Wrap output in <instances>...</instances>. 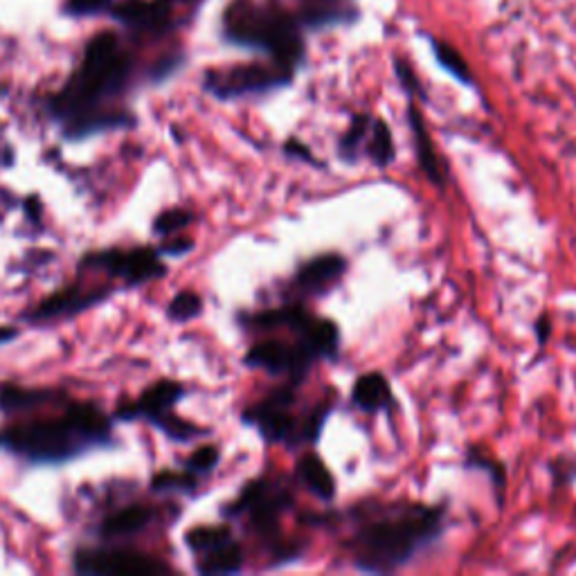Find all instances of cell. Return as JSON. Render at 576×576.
<instances>
[{
    "label": "cell",
    "instance_id": "obj_24",
    "mask_svg": "<svg viewBox=\"0 0 576 576\" xmlns=\"http://www.w3.org/2000/svg\"><path fill=\"white\" fill-rule=\"evenodd\" d=\"M430 48L439 66L444 68L450 77L457 79L459 84L464 86H473V72L468 68L466 59L453 48V45L439 39H430Z\"/></svg>",
    "mask_w": 576,
    "mask_h": 576
},
{
    "label": "cell",
    "instance_id": "obj_20",
    "mask_svg": "<svg viewBox=\"0 0 576 576\" xmlns=\"http://www.w3.org/2000/svg\"><path fill=\"white\" fill-rule=\"evenodd\" d=\"M153 518V511L142 504H131V507L115 511L113 516L104 518L102 527H99V536L104 540H115L124 536H133L149 525Z\"/></svg>",
    "mask_w": 576,
    "mask_h": 576
},
{
    "label": "cell",
    "instance_id": "obj_28",
    "mask_svg": "<svg viewBox=\"0 0 576 576\" xmlns=\"http://www.w3.org/2000/svg\"><path fill=\"white\" fill-rule=\"evenodd\" d=\"M203 313V297L194 291H180L167 306L169 320L174 322H189Z\"/></svg>",
    "mask_w": 576,
    "mask_h": 576
},
{
    "label": "cell",
    "instance_id": "obj_39",
    "mask_svg": "<svg viewBox=\"0 0 576 576\" xmlns=\"http://www.w3.org/2000/svg\"><path fill=\"white\" fill-rule=\"evenodd\" d=\"M16 329L14 327H0V345H7L9 340L16 338Z\"/></svg>",
    "mask_w": 576,
    "mask_h": 576
},
{
    "label": "cell",
    "instance_id": "obj_7",
    "mask_svg": "<svg viewBox=\"0 0 576 576\" xmlns=\"http://www.w3.org/2000/svg\"><path fill=\"white\" fill-rule=\"evenodd\" d=\"M293 507V493L286 486L266 477L252 480L243 486L239 498L232 500L223 513L228 518H237L246 513L250 527L261 538H275L279 534V518Z\"/></svg>",
    "mask_w": 576,
    "mask_h": 576
},
{
    "label": "cell",
    "instance_id": "obj_2",
    "mask_svg": "<svg viewBox=\"0 0 576 576\" xmlns=\"http://www.w3.org/2000/svg\"><path fill=\"white\" fill-rule=\"evenodd\" d=\"M446 527V504L399 502L376 516L360 520L349 540L351 563L367 574H390L408 565Z\"/></svg>",
    "mask_w": 576,
    "mask_h": 576
},
{
    "label": "cell",
    "instance_id": "obj_18",
    "mask_svg": "<svg viewBox=\"0 0 576 576\" xmlns=\"http://www.w3.org/2000/svg\"><path fill=\"white\" fill-rule=\"evenodd\" d=\"M295 475L306 489H309L315 498H320L322 502H333L336 498V477L331 475L327 464L322 462L320 455L315 453H304L295 464Z\"/></svg>",
    "mask_w": 576,
    "mask_h": 576
},
{
    "label": "cell",
    "instance_id": "obj_15",
    "mask_svg": "<svg viewBox=\"0 0 576 576\" xmlns=\"http://www.w3.org/2000/svg\"><path fill=\"white\" fill-rule=\"evenodd\" d=\"M295 340L309 351L315 363L318 360H336L340 351V329L329 318L306 313V318L293 329Z\"/></svg>",
    "mask_w": 576,
    "mask_h": 576
},
{
    "label": "cell",
    "instance_id": "obj_6",
    "mask_svg": "<svg viewBox=\"0 0 576 576\" xmlns=\"http://www.w3.org/2000/svg\"><path fill=\"white\" fill-rule=\"evenodd\" d=\"M293 77L295 72L273 61L237 63V66L207 70L203 75V90L221 102H230V99L275 93L279 88L291 86Z\"/></svg>",
    "mask_w": 576,
    "mask_h": 576
},
{
    "label": "cell",
    "instance_id": "obj_1",
    "mask_svg": "<svg viewBox=\"0 0 576 576\" xmlns=\"http://www.w3.org/2000/svg\"><path fill=\"white\" fill-rule=\"evenodd\" d=\"M133 70V52L115 30H102L90 36L77 70L59 93L48 99V111L63 126V135L81 140L108 129L133 126V115L108 108V104L126 93Z\"/></svg>",
    "mask_w": 576,
    "mask_h": 576
},
{
    "label": "cell",
    "instance_id": "obj_11",
    "mask_svg": "<svg viewBox=\"0 0 576 576\" xmlns=\"http://www.w3.org/2000/svg\"><path fill=\"white\" fill-rule=\"evenodd\" d=\"M243 360L252 369H264L273 376H286L291 385L302 383L315 363L313 356L297 340L284 342L275 338L252 345Z\"/></svg>",
    "mask_w": 576,
    "mask_h": 576
},
{
    "label": "cell",
    "instance_id": "obj_13",
    "mask_svg": "<svg viewBox=\"0 0 576 576\" xmlns=\"http://www.w3.org/2000/svg\"><path fill=\"white\" fill-rule=\"evenodd\" d=\"M347 259L338 252H327V255L313 257L297 268L293 284L297 291L306 295H327L340 284V279L347 273Z\"/></svg>",
    "mask_w": 576,
    "mask_h": 576
},
{
    "label": "cell",
    "instance_id": "obj_32",
    "mask_svg": "<svg viewBox=\"0 0 576 576\" xmlns=\"http://www.w3.org/2000/svg\"><path fill=\"white\" fill-rule=\"evenodd\" d=\"M153 491H183L192 493L196 489V475L192 473H176V471H162L153 477Z\"/></svg>",
    "mask_w": 576,
    "mask_h": 576
},
{
    "label": "cell",
    "instance_id": "obj_36",
    "mask_svg": "<svg viewBox=\"0 0 576 576\" xmlns=\"http://www.w3.org/2000/svg\"><path fill=\"white\" fill-rule=\"evenodd\" d=\"M284 153L288 158H295V160H302V162H309V165H320L318 158L313 156V151L306 147V144L302 140H286L284 142Z\"/></svg>",
    "mask_w": 576,
    "mask_h": 576
},
{
    "label": "cell",
    "instance_id": "obj_33",
    "mask_svg": "<svg viewBox=\"0 0 576 576\" xmlns=\"http://www.w3.org/2000/svg\"><path fill=\"white\" fill-rule=\"evenodd\" d=\"M115 0H63L61 12L72 18H86V16H99L108 14V9Z\"/></svg>",
    "mask_w": 576,
    "mask_h": 576
},
{
    "label": "cell",
    "instance_id": "obj_21",
    "mask_svg": "<svg viewBox=\"0 0 576 576\" xmlns=\"http://www.w3.org/2000/svg\"><path fill=\"white\" fill-rule=\"evenodd\" d=\"M59 392L52 390H30V387H18L14 383L0 385V412L18 414L41 408L45 403H54L59 399Z\"/></svg>",
    "mask_w": 576,
    "mask_h": 576
},
{
    "label": "cell",
    "instance_id": "obj_38",
    "mask_svg": "<svg viewBox=\"0 0 576 576\" xmlns=\"http://www.w3.org/2000/svg\"><path fill=\"white\" fill-rule=\"evenodd\" d=\"M534 331H536V338H538V345L543 347L547 345L549 340V333H552V320H549V315H540L534 324Z\"/></svg>",
    "mask_w": 576,
    "mask_h": 576
},
{
    "label": "cell",
    "instance_id": "obj_4",
    "mask_svg": "<svg viewBox=\"0 0 576 576\" xmlns=\"http://www.w3.org/2000/svg\"><path fill=\"white\" fill-rule=\"evenodd\" d=\"M221 32L228 43L264 52L270 61L291 72H297L306 57L300 18L279 5L230 0L221 16Z\"/></svg>",
    "mask_w": 576,
    "mask_h": 576
},
{
    "label": "cell",
    "instance_id": "obj_16",
    "mask_svg": "<svg viewBox=\"0 0 576 576\" xmlns=\"http://www.w3.org/2000/svg\"><path fill=\"white\" fill-rule=\"evenodd\" d=\"M408 124L412 131L414 153H417L421 171L426 174V178L432 185L444 187L448 180V167H446V162H441L439 153L435 149V142H432L430 138L426 120H423V113L419 111V106L414 104V99H410V104H408Z\"/></svg>",
    "mask_w": 576,
    "mask_h": 576
},
{
    "label": "cell",
    "instance_id": "obj_19",
    "mask_svg": "<svg viewBox=\"0 0 576 576\" xmlns=\"http://www.w3.org/2000/svg\"><path fill=\"white\" fill-rule=\"evenodd\" d=\"M243 567V549L234 540V536L221 540L219 545L207 549V552L198 554L196 570L207 576L214 574H237Z\"/></svg>",
    "mask_w": 576,
    "mask_h": 576
},
{
    "label": "cell",
    "instance_id": "obj_12",
    "mask_svg": "<svg viewBox=\"0 0 576 576\" xmlns=\"http://www.w3.org/2000/svg\"><path fill=\"white\" fill-rule=\"evenodd\" d=\"M183 385L176 381H158L153 383L149 390H144L142 396L135 403H122L115 410V417L122 421H135V419H147L156 423L158 419L165 417L174 405L183 399Z\"/></svg>",
    "mask_w": 576,
    "mask_h": 576
},
{
    "label": "cell",
    "instance_id": "obj_25",
    "mask_svg": "<svg viewBox=\"0 0 576 576\" xmlns=\"http://www.w3.org/2000/svg\"><path fill=\"white\" fill-rule=\"evenodd\" d=\"M464 468H468V471H480V473H484L486 477H489L493 491L498 493V502L502 504L504 491H507V471H504L502 462H498L495 457L482 455L477 448H471V450H468V455H466Z\"/></svg>",
    "mask_w": 576,
    "mask_h": 576
},
{
    "label": "cell",
    "instance_id": "obj_40",
    "mask_svg": "<svg viewBox=\"0 0 576 576\" xmlns=\"http://www.w3.org/2000/svg\"><path fill=\"white\" fill-rule=\"evenodd\" d=\"M25 207H27V212H30V219H39V201H36L34 196L25 203Z\"/></svg>",
    "mask_w": 576,
    "mask_h": 576
},
{
    "label": "cell",
    "instance_id": "obj_3",
    "mask_svg": "<svg viewBox=\"0 0 576 576\" xmlns=\"http://www.w3.org/2000/svg\"><path fill=\"white\" fill-rule=\"evenodd\" d=\"M111 421L93 403H72L59 419L27 421L0 432V448L32 464H61L104 446Z\"/></svg>",
    "mask_w": 576,
    "mask_h": 576
},
{
    "label": "cell",
    "instance_id": "obj_10",
    "mask_svg": "<svg viewBox=\"0 0 576 576\" xmlns=\"http://www.w3.org/2000/svg\"><path fill=\"white\" fill-rule=\"evenodd\" d=\"M75 572L84 576H160L171 570L153 556L131 549H79Z\"/></svg>",
    "mask_w": 576,
    "mask_h": 576
},
{
    "label": "cell",
    "instance_id": "obj_9",
    "mask_svg": "<svg viewBox=\"0 0 576 576\" xmlns=\"http://www.w3.org/2000/svg\"><path fill=\"white\" fill-rule=\"evenodd\" d=\"M81 268L104 270V273H108L111 277H122L129 286L151 282V279H158L167 273L158 248H135L129 252L122 250L88 252V255L81 259Z\"/></svg>",
    "mask_w": 576,
    "mask_h": 576
},
{
    "label": "cell",
    "instance_id": "obj_35",
    "mask_svg": "<svg viewBox=\"0 0 576 576\" xmlns=\"http://www.w3.org/2000/svg\"><path fill=\"white\" fill-rule=\"evenodd\" d=\"M194 248V241L189 237H180V234H171L167 241H162V246L158 248L160 255H167V257H180V255H187L189 250Z\"/></svg>",
    "mask_w": 576,
    "mask_h": 576
},
{
    "label": "cell",
    "instance_id": "obj_14",
    "mask_svg": "<svg viewBox=\"0 0 576 576\" xmlns=\"http://www.w3.org/2000/svg\"><path fill=\"white\" fill-rule=\"evenodd\" d=\"M111 295V288H102L97 293H81L79 286H68L66 291H59L50 297H45L41 304H36L32 313L27 315L30 322H50L57 318H70V315H77L81 311L90 309L99 302H104L106 297Z\"/></svg>",
    "mask_w": 576,
    "mask_h": 576
},
{
    "label": "cell",
    "instance_id": "obj_5",
    "mask_svg": "<svg viewBox=\"0 0 576 576\" xmlns=\"http://www.w3.org/2000/svg\"><path fill=\"white\" fill-rule=\"evenodd\" d=\"M203 0H115L108 16L142 39H165L196 16Z\"/></svg>",
    "mask_w": 576,
    "mask_h": 576
},
{
    "label": "cell",
    "instance_id": "obj_22",
    "mask_svg": "<svg viewBox=\"0 0 576 576\" xmlns=\"http://www.w3.org/2000/svg\"><path fill=\"white\" fill-rule=\"evenodd\" d=\"M365 153H367V158L374 162V167L378 169L390 167L396 158V144H394L392 129H390V124L381 120V117H374L372 120V129H369V135L365 140Z\"/></svg>",
    "mask_w": 576,
    "mask_h": 576
},
{
    "label": "cell",
    "instance_id": "obj_31",
    "mask_svg": "<svg viewBox=\"0 0 576 576\" xmlns=\"http://www.w3.org/2000/svg\"><path fill=\"white\" fill-rule=\"evenodd\" d=\"M221 462V453L216 446H201L198 450H194L192 455L187 457L185 462V471L192 473V475H207L212 473L216 466Z\"/></svg>",
    "mask_w": 576,
    "mask_h": 576
},
{
    "label": "cell",
    "instance_id": "obj_17",
    "mask_svg": "<svg viewBox=\"0 0 576 576\" xmlns=\"http://www.w3.org/2000/svg\"><path fill=\"white\" fill-rule=\"evenodd\" d=\"M351 403L360 412L376 414L396 408V396L390 381L381 372H367L356 378L354 390H351Z\"/></svg>",
    "mask_w": 576,
    "mask_h": 576
},
{
    "label": "cell",
    "instance_id": "obj_27",
    "mask_svg": "<svg viewBox=\"0 0 576 576\" xmlns=\"http://www.w3.org/2000/svg\"><path fill=\"white\" fill-rule=\"evenodd\" d=\"M230 536H232V531H230V527H225V525L194 527L192 531H187L185 543H187V547L192 549V552L198 556V554L207 552V549H210V547L219 545L221 540L230 538Z\"/></svg>",
    "mask_w": 576,
    "mask_h": 576
},
{
    "label": "cell",
    "instance_id": "obj_29",
    "mask_svg": "<svg viewBox=\"0 0 576 576\" xmlns=\"http://www.w3.org/2000/svg\"><path fill=\"white\" fill-rule=\"evenodd\" d=\"M192 221H194L192 212L183 210V207H171V210H165L156 216V221H153V232L160 234V237H171V234L185 230Z\"/></svg>",
    "mask_w": 576,
    "mask_h": 576
},
{
    "label": "cell",
    "instance_id": "obj_30",
    "mask_svg": "<svg viewBox=\"0 0 576 576\" xmlns=\"http://www.w3.org/2000/svg\"><path fill=\"white\" fill-rule=\"evenodd\" d=\"M153 426H158L162 432H165L167 437H171L174 441H189L198 435H205V430H201L194 423H189L185 419H178L176 414H165V417L158 419Z\"/></svg>",
    "mask_w": 576,
    "mask_h": 576
},
{
    "label": "cell",
    "instance_id": "obj_23",
    "mask_svg": "<svg viewBox=\"0 0 576 576\" xmlns=\"http://www.w3.org/2000/svg\"><path fill=\"white\" fill-rule=\"evenodd\" d=\"M372 115L367 113H358L351 117V122L347 126V131L340 135V142H338V153L342 160L347 162H356L360 151L365 149V140L369 135V129H372Z\"/></svg>",
    "mask_w": 576,
    "mask_h": 576
},
{
    "label": "cell",
    "instance_id": "obj_8",
    "mask_svg": "<svg viewBox=\"0 0 576 576\" xmlns=\"http://www.w3.org/2000/svg\"><path fill=\"white\" fill-rule=\"evenodd\" d=\"M295 405V385H282L270 392L264 401L243 410L241 421L257 428L268 444H295L297 421L291 414Z\"/></svg>",
    "mask_w": 576,
    "mask_h": 576
},
{
    "label": "cell",
    "instance_id": "obj_37",
    "mask_svg": "<svg viewBox=\"0 0 576 576\" xmlns=\"http://www.w3.org/2000/svg\"><path fill=\"white\" fill-rule=\"evenodd\" d=\"M552 475H554V484L561 486V484H572V480H576V464H570L567 459H561V466L558 462L552 464Z\"/></svg>",
    "mask_w": 576,
    "mask_h": 576
},
{
    "label": "cell",
    "instance_id": "obj_26",
    "mask_svg": "<svg viewBox=\"0 0 576 576\" xmlns=\"http://www.w3.org/2000/svg\"><path fill=\"white\" fill-rule=\"evenodd\" d=\"M329 417H331V403L329 401L320 403L318 408H313L300 423H297L295 444H311V446L318 444V439L322 435L324 426H327Z\"/></svg>",
    "mask_w": 576,
    "mask_h": 576
},
{
    "label": "cell",
    "instance_id": "obj_34",
    "mask_svg": "<svg viewBox=\"0 0 576 576\" xmlns=\"http://www.w3.org/2000/svg\"><path fill=\"white\" fill-rule=\"evenodd\" d=\"M394 70H396V77H399V81H401L403 90L408 93L410 99H414V97L426 99V93H423V88H421V81H419L417 75H414V70H412V66H410L408 61L396 57L394 59Z\"/></svg>",
    "mask_w": 576,
    "mask_h": 576
}]
</instances>
